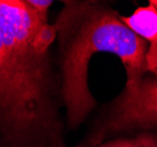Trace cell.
I'll return each mask as SVG.
<instances>
[{"mask_svg": "<svg viewBox=\"0 0 157 147\" xmlns=\"http://www.w3.org/2000/svg\"><path fill=\"white\" fill-rule=\"evenodd\" d=\"M55 38L54 24L27 0H0V147L63 144L61 82L49 55Z\"/></svg>", "mask_w": 157, "mask_h": 147, "instance_id": "obj_1", "label": "cell"}, {"mask_svg": "<svg viewBox=\"0 0 157 147\" xmlns=\"http://www.w3.org/2000/svg\"><path fill=\"white\" fill-rule=\"evenodd\" d=\"M59 40L61 100L67 124L76 128L96 106L88 86V66L95 53L117 55L125 68L124 87L136 86L147 71L149 44L121 20V15L98 1H65L54 22Z\"/></svg>", "mask_w": 157, "mask_h": 147, "instance_id": "obj_2", "label": "cell"}, {"mask_svg": "<svg viewBox=\"0 0 157 147\" xmlns=\"http://www.w3.org/2000/svg\"><path fill=\"white\" fill-rule=\"evenodd\" d=\"M150 128H157V77L145 74L136 86L124 87L111 102L89 144L96 146L120 132Z\"/></svg>", "mask_w": 157, "mask_h": 147, "instance_id": "obj_3", "label": "cell"}, {"mask_svg": "<svg viewBox=\"0 0 157 147\" xmlns=\"http://www.w3.org/2000/svg\"><path fill=\"white\" fill-rule=\"evenodd\" d=\"M135 34L149 44L147 52V71L157 77V0H150L149 5L138 7L129 17H121Z\"/></svg>", "mask_w": 157, "mask_h": 147, "instance_id": "obj_4", "label": "cell"}, {"mask_svg": "<svg viewBox=\"0 0 157 147\" xmlns=\"http://www.w3.org/2000/svg\"><path fill=\"white\" fill-rule=\"evenodd\" d=\"M98 147H157V135L151 132H142L135 138L114 139Z\"/></svg>", "mask_w": 157, "mask_h": 147, "instance_id": "obj_5", "label": "cell"}, {"mask_svg": "<svg viewBox=\"0 0 157 147\" xmlns=\"http://www.w3.org/2000/svg\"><path fill=\"white\" fill-rule=\"evenodd\" d=\"M27 1L36 13L48 17V10L52 6V1H38V0H27Z\"/></svg>", "mask_w": 157, "mask_h": 147, "instance_id": "obj_6", "label": "cell"}, {"mask_svg": "<svg viewBox=\"0 0 157 147\" xmlns=\"http://www.w3.org/2000/svg\"><path fill=\"white\" fill-rule=\"evenodd\" d=\"M56 147H67L65 145V144H62V145H59V146H56ZM76 147H88V146H76Z\"/></svg>", "mask_w": 157, "mask_h": 147, "instance_id": "obj_7", "label": "cell"}]
</instances>
